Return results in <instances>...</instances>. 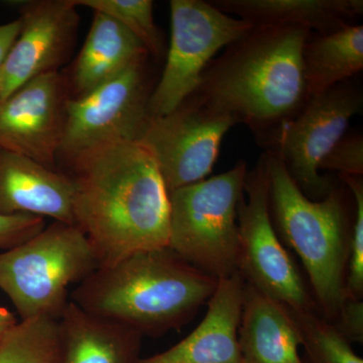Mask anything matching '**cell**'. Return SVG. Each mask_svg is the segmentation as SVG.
<instances>
[{"instance_id":"obj_20","label":"cell","mask_w":363,"mask_h":363,"mask_svg":"<svg viewBox=\"0 0 363 363\" xmlns=\"http://www.w3.org/2000/svg\"><path fill=\"white\" fill-rule=\"evenodd\" d=\"M303 63L307 98L350 81L363 69V26L347 25L306 40Z\"/></svg>"},{"instance_id":"obj_2","label":"cell","mask_w":363,"mask_h":363,"mask_svg":"<svg viewBox=\"0 0 363 363\" xmlns=\"http://www.w3.org/2000/svg\"><path fill=\"white\" fill-rule=\"evenodd\" d=\"M311 33L252 26L208 65L197 92L269 142L307 102L303 50Z\"/></svg>"},{"instance_id":"obj_22","label":"cell","mask_w":363,"mask_h":363,"mask_svg":"<svg viewBox=\"0 0 363 363\" xmlns=\"http://www.w3.org/2000/svg\"><path fill=\"white\" fill-rule=\"evenodd\" d=\"M288 310L297 324L301 345L305 347L309 363H363L332 322L315 312Z\"/></svg>"},{"instance_id":"obj_17","label":"cell","mask_w":363,"mask_h":363,"mask_svg":"<svg viewBox=\"0 0 363 363\" xmlns=\"http://www.w3.org/2000/svg\"><path fill=\"white\" fill-rule=\"evenodd\" d=\"M238 342L241 363H306L288 308L245 283Z\"/></svg>"},{"instance_id":"obj_27","label":"cell","mask_w":363,"mask_h":363,"mask_svg":"<svg viewBox=\"0 0 363 363\" xmlns=\"http://www.w3.org/2000/svg\"><path fill=\"white\" fill-rule=\"evenodd\" d=\"M350 342H363V303L359 298L346 297L333 322Z\"/></svg>"},{"instance_id":"obj_5","label":"cell","mask_w":363,"mask_h":363,"mask_svg":"<svg viewBox=\"0 0 363 363\" xmlns=\"http://www.w3.org/2000/svg\"><path fill=\"white\" fill-rule=\"evenodd\" d=\"M99 267L96 252L75 224L55 221L18 247L0 253V290L21 320H60L68 290Z\"/></svg>"},{"instance_id":"obj_1","label":"cell","mask_w":363,"mask_h":363,"mask_svg":"<svg viewBox=\"0 0 363 363\" xmlns=\"http://www.w3.org/2000/svg\"><path fill=\"white\" fill-rule=\"evenodd\" d=\"M69 166L75 184L74 221L94 248L99 267L140 250L168 247L169 193L143 145H102Z\"/></svg>"},{"instance_id":"obj_9","label":"cell","mask_w":363,"mask_h":363,"mask_svg":"<svg viewBox=\"0 0 363 363\" xmlns=\"http://www.w3.org/2000/svg\"><path fill=\"white\" fill-rule=\"evenodd\" d=\"M350 81L307 100L267 142L308 198L322 199L332 184L322 176V160L346 135L351 119L362 113V91Z\"/></svg>"},{"instance_id":"obj_10","label":"cell","mask_w":363,"mask_h":363,"mask_svg":"<svg viewBox=\"0 0 363 363\" xmlns=\"http://www.w3.org/2000/svg\"><path fill=\"white\" fill-rule=\"evenodd\" d=\"M147 59L80 98L67 102L57 160L70 164L83 152L123 142H140L150 118Z\"/></svg>"},{"instance_id":"obj_26","label":"cell","mask_w":363,"mask_h":363,"mask_svg":"<svg viewBox=\"0 0 363 363\" xmlns=\"http://www.w3.org/2000/svg\"><path fill=\"white\" fill-rule=\"evenodd\" d=\"M45 227L44 217L0 214V248L9 250L30 240Z\"/></svg>"},{"instance_id":"obj_23","label":"cell","mask_w":363,"mask_h":363,"mask_svg":"<svg viewBox=\"0 0 363 363\" xmlns=\"http://www.w3.org/2000/svg\"><path fill=\"white\" fill-rule=\"evenodd\" d=\"M75 4L111 16L130 30L150 55L155 58L162 56L164 45L155 23L152 0H75Z\"/></svg>"},{"instance_id":"obj_29","label":"cell","mask_w":363,"mask_h":363,"mask_svg":"<svg viewBox=\"0 0 363 363\" xmlns=\"http://www.w3.org/2000/svg\"><path fill=\"white\" fill-rule=\"evenodd\" d=\"M18 323L13 313L0 307V341L11 328Z\"/></svg>"},{"instance_id":"obj_15","label":"cell","mask_w":363,"mask_h":363,"mask_svg":"<svg viewBox=\"0 0 363 363\" xmlns=\"http://www.w3.org/2000/svg\"><path fill=\"white\" fill-rule=\"evenodd\" d=\"M74 197L70 175L0 150V214H30L75 224Z\"/></svg>"},{"instance_id":"obj_11","label":"cell","mask_w":363,"mask_h":363,"mask_svg":"<svg viewBox=\"0 0 363 363\" xmlns=\"http://www.w3.org/2000/svg\"><path fill=\"white\" fill-rule=\"evenodd\" d=\"M236 124L196 92L168 116L150 118L138 143L156 162L169 194L207 179L224 135Z\"/></svg>"},{"instance_id":"obj_3","label":"cell","mask_w":363,"mask_h":363,"mask_svg":"<svg viewBox=\"0 0 363 363\" xmlns=\"http://www.w3.org/2000/svg\"><path fill=\"white\" fill-rule=\"evenodd\" d=\"M217 284L168 247L152 248L98 267L71 293V302L143 336L159 337L191 321Z\"/></svg>"},{"instance_id":"obj_16","label":"cell","mask_w":363,"mask_h":363,"mask_svg":"<svg viewBox=\"0 0 363 363\" xmlns=\"http://www.w3.org/2000/svg\"><path fill=\"white\" fill-rule=\"evenodd\" d=\"M150 54L135 35L106 14L94 11L87 38L67 80L80 98L121 76Z\"/></svg>"},{"instance_id":"obj_13","label":"cell","mask_w":363,"mask_h":363,"mask_svg":"<svg viewBox=\"0 0 363 363\" xmlns=\"http://www.w3.org/2000/svg\"><path fill=\"white\" fill-rule=\"evenodd\" d=\"M16 4L21 32L0 69V101L32 79L58 72L72 51L78 30L75 0Z\"/></svg>"},{"instance_id":"obj_25","label":"cell","mask_w":363,"mask_h":363,"mask_svg":"<svg viewBox=\"0 0 363 363\" xmlns=\"http://www.w3.org/2000/svg\"><path fill=\"white\" fill-rule=\"evenodd\" d=\"M319 171L337 172L339 176H362V133H346L320 162Z\"/></svg>"},{"instance_id":"obj_4","label":"cell","mask_w":363,"mask_h":363,"mask_svg":"<svg viewBox=\"0 0 363 363\" xmlns=\"http://www.w3.org/2000/svg\"><path fill=\"white\" fill-rule=\"evenodd\" d=\"M269 211L277 233L304 264L316 304L333 323L346 298L351 229L343 198L332 187L320 200L308 198L276 152L264 154Z\"/></svg>"},{"instance_id":"obj_7","label":"cell","mask_w":363,"mask_h":363,"mask_svg":"<svg viewBox=\"0 0 363 363\" xmlns=\"http://www.w3.org/2000/svg\"><path fill=\"white\" fill-rule=\"evenodd\" d=\"M171 42L161 78L150 93L152 118L168 116L197 92L212 59L252 28L209 1L172 0Z\"/></svg>"},{"instance_id":"obj_28","label":"cell","mask_w":363,"mask_h":363,"mask_svg":"<svg viewBox=\"0 0 363 363\" xmlns=\"http://www.w3.org/2000/svg\"><path fill=\"white\" fill-rule=\"evenodd\" d=\"M20 18L0 25V69L21 32Z\"/></svg>"},{"instance_id":"obj_12","label":"cell","mask_w":363,"mask_h":363,"mask_svg":"<svg viewBox=\"0 0 363 363\" xmlns=\"http://www.w3.org/2000/svg\"><path fill=\"white\" fill-rule=\"evenodd\" d=\"M70 99L65 77L50 72L0 101V150L54 169Z\"/></svg>"},{"instance_id":"obj_14","label":"cell","mask_w":363,"mask_h":363,"mask_svg":"<svg viewBox=\"0 0 363 363\" xmlns=\"http://www.w3.org/2000/svg\"><path fill=\"white\" fill-rule=\"evenodd\" d=\"M243 289L240 272L218 279L206 315L195 330L169 350L140 363H241L238 331Z\"/></svg>"},{"instance_id":"obj_21","label":"cell","mask_w":363,"mask_h":363,"mask_svg":"<svg viewBox=\"0 0 363 363\" xmlns=\"http://www.w3.org/2000/svg\"><path fill=\"white\" fill-rule=\"evenodd\" d=\"M63 333L59 320H21L0 341V363H64Z\"/></svg>"},{"instance_id":"obj_18","label":"cell","mask_w":363,"mask_h":363,"mask_svg":"<svg viewBox=\"0 0 363 363\" xmlns=\"http://www.w3.org/2000/svg\"><path fill=\"white\" fill-rule=\"evenodd\" d=\"M212 6L252 26L338 30L362 16V0H211Z\"/></svg>"},{"instance_id":"obj_8","label":"cell","mask_w":363,"mask_h":363,"mask_svg":"<svg viewBox=\"0 0 363 363\" xmlns=\"http://www.w3.org/2000/svg\"><path fill=\"white\" fill-rule=\"evenodd\" d=\"M245 193L238 215V272L245 284L290 309L314 312L316 302L272 223L264 155L247 172Z\"/></svg>"},{"instance_id":"obj_6","label":"cell","mask_w":363,"mask_h":363,"mask_svg":"<svg viewBox=\"0 0 363 363\" xmlns=\"http://www.w3.org/2000/svg\"><path fill=\"white\" fill-rule=\"evenodd\" d=\"M247 166L233 169L169 193L168 247L217 279L238 272V206Z\"/></svg>"},{"instance_id":"obj_19","label":"cell","mask_w":363,"mask_h":363,"mask_svg":"<svg viewBox=\"0 0 363 363\" xmlns=\"http://www.w3.org/2000/svg\"><path fill=\"white\" fill-rule=\"evenodd\" d=\"M64 363H140L143 336L113 320L96 316L69 303L60 318Z\"/></svg>"},{"instance_id":"obj_24","label":"cell","mask_w":363,"mask_h":363,"mask_svg":"<svg viewBox=\"0 0 363 363\" xmlns=\"http://www.w3.org/2000/svg\"><path fill=\"white\" fill-rule=\"evenodd\" d=\"M346 184L354 199V223L351 231L350 259L346 274V297L363 296V183L362 176H339Z\"/></svg>"}]
</instances>
